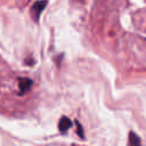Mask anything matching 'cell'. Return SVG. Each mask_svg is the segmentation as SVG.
Returning <instances> with one entry per match:
<instances>
[{"mask_svg": "<svg viewBox=\"0 0 146 146\" xmlns=\"http://www.w3.org/2000/svg\"><path fill=\"white\" fill-rule=\"evenodd\" d=\"M33 84V81L30 78H18V88H19V95L26 94Z\"/></svg>", "mask_w": 146, "mask_h": 146, "instance_id": "obj_2", "label": "cell"}, {"mask_svg": "<svg viewBox=\"0 0 146 146\" xmlns=\"http://www.w3.org/2000/svg\"><path fill=\"white\" fill-rule=\"evenodd\" d=\"M75 125H76V133H78V136L80 137V139H84V131H83V128H82V125H81V123L76 120L75 121Z\"/></svg>", "mask_w": 146, "mask_h": 146, "instance_id": "obj_5", "label": "cell"}, {"mask_svg": "<svg viewBox=\"0 0 146 146\" xmlns=\"http://www.w3.org/2000/svg\"><path fill=\"white\" fill-rule=\"evenodd\" d=\"M72 121H71V119L70 117H67V116H62L60 117V120H59V122H58V130L62 132V133H65L71 127H72Z\"/></svg>", "mask_w": 146, "mask_h": 146, "instance_id": "obj_3", "label": "cell"}, {"mask_svg": "<svg viewBox=\"0 0 146 146\" xmlns=\"http://www.w3.org/2000/svg\"><path fill=\"white\" fill-rule=\"evenodd\" d=\"M47 5H48V0H38L32 5V7H31V16H32L34 22L38 23L40 21L41 14L43 13V10L47 7Z\"/></svg>", "mask_w": 146, "mask_h": 146, "instance_id": "obj_1", "label": "cell"}, {"mask_svg": "<svg viewBox=\"0 0 146 146\" xmlns=\"http://www.w3.org/2000/svg\"><path fill=\"white\" fill-rule=\"evenodd\" d=\"M140 143H141L140 138L133 131H130L129 132V144L132 145V146H136V145H139Z\"/></svg>", "mask_w": 146, "mask_h": 146, "instance_id": "obj_4", "label": "cell"}]
</instances>
